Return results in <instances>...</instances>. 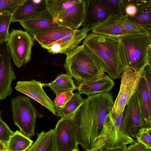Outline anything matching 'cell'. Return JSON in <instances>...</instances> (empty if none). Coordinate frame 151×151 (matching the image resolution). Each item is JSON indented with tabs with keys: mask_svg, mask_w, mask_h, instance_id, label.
Returning <instances> with one entry per match:
<instances>
[{
	"mask_svg": "<svg viewBox=\"0 0 151 151\" xmlns=\"http://www.w3.org/2000/svg\"><path fill=\"white\" fill-rule=\"evenodd\" d=\"M114 104L109 92L88 96L76 115L78 143L86 151L99 146L108 115Z\"/></svg>",
	"mask_w": 151,
	"mask_h": 151,
	"instance_id": "1",
	"label": "cell"
},
{
	"mask_svg": "<svg viewBox=\"0 0 151 151\" xmlns=\"http://www.w3.org/2000/svg\"><path fill=\"white\" fill-rule=\"evenodd\" d=\"M83 44L100 60L105 72L112 79L121 77L127 66L119 37L91 32L83 40Z\"/></svg>",
	"mask_w": 151,
	"mask_h": 151,
	"instance_id": "2",
	"label": "cell"
},
{
	"mask_svg": "<svg viewBox=\"0 0 151 151\" xmlns=\"http://www.w3.org/2000/svg\"><path fill=\"white\" fill-rule=\"evenodd\" d=\"M64 66L67 74L74 78L78 85L105 74L98 57L83 44L66 55Z\"/></svg>",
	"mask_w": 151,
	"mask_h": 151,
	"instance_id": "3",
	"label": "cell"
},
{
	"mask_svg": "<svg viewBox=\"0 0 151 151\" xmlns=\"http://www.w3.org/2000/svg\"><path fill=\"white\" fill-rule=\"evenodd\" d=\"M119 37L122 45L127 66L139 71L147 65L151 66V34Z\"/></svg>",
	"mask_w": 151,
	"mask_h": 151,
	"instance_id": "4",
	"label": "cell"
},
{
	"mask_svg": "<svg viewBox=\"0 0 151 151\" xmlns=\"http://www.w3.org/2000/svg\"><path fill=\"white\" fill-rule=\"evenodd\" d=\"M14 124L20 132L30 138L35 134L37 111L28 96L18 95L11 101Z\"/></svg>",
	"mask_w": 151,
	"mask_h": 151,
	"instance_id": "5",
	"label": "cell"
},
{
	"mask_svg": "<svg viewBox=\"0 0 151 151\" xmlns=\"http://www.w3.org/2000/svg\"><path fill=\"white\" fill-rule=\"evenodd\" d=\"M91 30L95 34L114 37L151 34L142 27L130 20L127 16L124 15L119 17L114 14L94 26Z\"/></svg>",
	"mask_w": 151,
	"mask_h": 151,
	"instance_id": "6",
	"label": "cell"
},
{
	"mask_svg": "<svg viewBox=\"0 0 151 151\" xmlns=\"http://www.w3.org/2000/svg\"><path fill=\"white\" fill-rule=\"evenodd\" d=\"M78 111L61 118L54 130L55 151H71L78 148V125L76 115Z\"/></svg>",
	"mask_w": 151,
	"mask_h": 151,
	"instance_id": "7",
	"label": "cell"
},
{
	"mask_svg": "<svg viewBox=\"0 0 151 151\" xmlns=\"http://www.w3.org/2000/svg\"><path fill=\"white\" fill-rule=\"evenodd\" d=\"M135 140L127 133L123 112L117 115H112L111 112L109 113L104 125L103 137L99 146L119 147L131 144Z\"/></svg>",
	"mask_w": 151,
	"mask_h": 151,
	"instance_id": "8",
	"label": "cell"
},
{
	"mask_svg": "<svg viewBox=\"0 0 151 151\" xmlns=\"http://www.w3.org/2000/svg\"><path fill=\"white\" fill-rule=\"evenodd\" d=\"M35 40L33 36L26 31L14 29L12 30L6 45L14 63L18 68L31 60Z\"/></svg>",
	"mask_w": 151,
	"mask_h": 151,
	"instance_id": "9",
	"label": "cell"
},
{
	"mask_svg": "<svg viewBox=\"0 0 151 151\" xmlns=\"http://www.w3.org/2000/svg\"><path fill=\"white\" fill-rule=\"evenodd\" d=\"M144 67L139 71H136L127 66L126 67L121 76L119 91L114 102L111 112L112 115H117L123 112L127 104L135 92L142 75Z\"/></svg>",
	"mask_w": 151,
	"mask_h": 151,
	"instance_id": "10",
	"label": "cell"
},
{
	"mask_svg": "<svg viewBox=\"0 0 151 151\" xmlns=\"http://www.w3.org/2000/svg\"><path fill=\"white\" fill-rule=\"evenodd\" d=\"M112 14L108 0H87L83 29L89 31Z\"/></svg>",
	"mask_w": 151,
	"mask_h": 151,
	"instance_id": "11",
	"label": "cell"
},
{
	"mask_svg": "<svg viewBox=\"0 0 151 151\" xmlns=\"http://www.w3.org/2000/svg\"><path fill=\"white\" fill-rule=\"evenodd\" d=\"M11 56L6 45H0V100L10 96L13 92L12 83L17 77L11 64Z\"/></svg>",
	"mask_w": 151,
	"mask_h": 151,
	"instance_id": "12",
	"label": "cell"
},
{
	"mask_svg": "<svg viewBox=\"0 0 151 151\" xmlns=\"http://www.w3.org/2000/svg\"><path fill=\"white\" fill-rule=\"evenodd\" d=\"M123 112L125 125L128 134L136 138L139 131L146 127L139 101L135 92L133 94Z\"/></svg>",
	"mask_w": 151,
	"mask_h": 151,
	"instance_id": "13",
	"label": "cell"
},
{
	"mask_svg": "<svg viewBox=\"0 0 151 151\" xmlns=\"http://www.w3.org/2000/svg\"><path fill=\"white\" fill-rule=\"evenodd\" d=\"M40 81L33 79L28 81H18L15 89L40 104L56 115L55 103L45 93Z\"/></svg>",
	"mask_w": 151,
	"mask_h": 151,
	"instance_id": "14",
	"label": "cell"
},
{
	"mask_svg": "<svg viewBox=\"0 0 151 151\" xmlns=\"http://www.w3.org/2000/svg\"><path fill=\"white\" fill-rule=\"evenodd\" d=\"M88 32V31L83 29H74L53 43L41 47L51 54L63 53L67 55L86 37Z\"/></svg>",
	"mask_w": 151,
	"mask_h": 151,
	"instance_id": "15",
	"label": "cell"
},
{
	"mask_svg": "<svg viewBox=\"0 0 151 151\" xmlns=\"http://www.w3.org/2000/svg\"><path fill=\"white\" fill-rule=\"evenodd\" d=\"M87 0L77 2L60 13L53 21L60 26L78 29L83 22Z\"/></svg>",
	"mask_w": 151,
	"mask_h": 151,
	"instance_id": "16",
	"label": "cell"
},
{
	"mask_svg": "<svg viewBox=\"0 0 151 151\" xmlns=\"http://www.w3.org/2000/svg\"><path fill=\"white\" fill-rule=\"evenodd\" d=\"M19 23L32 36L61 26L54 22L52 16L47 10Z\"/></svg>",
	"mask_w": 151,
	"mask_h": 151,
	"instance_id": "17",
	"label": "cell"
},
{
	"mask_svg": "<svg viewBox=\"0 0 151 151\" xmlns=\"http://www.w3.org/2000/svg\"><path fill=\"white\" fill-rule=\"evenodd\" d=\"M114 85L113 80L105 74L97 79L80 84L77 89L80 94L89 96L109 93Z\"/></svg>",
	"mask_w": 151,
	"mask_h": 151,
	"instance_id": "18",
	"label": "cell"
},
{
	"mask_svg": "<svg viewBox=\"0 0 151 151\" xmlns=\"http://www.w3.org/2000/svg\"><path fill=\"white\" fill-rule=\"evenodd\" d=\"M47 10L45 0H26L13 14L12 22L25 21Z\"/></svg>",
	"mask_w": 151,
	"mask_h": 151,
	"instance_id": "19",
	"label": "cell"
},
{
	"mask_svg": "<svg viewBox=\"0 0 151 151\" xmlns=\"http://www.w3.org/2000/svg\"><path fill=\"white\" fill-rule=\"evenodd\" d=\"M135 93L139 101L146 127H151V97L143 74L136 88Z\"/></svg>",
	"mask_w": 151,
	"mask_h": 151,
	"instance_id": "20",
	"label": "cell"
},
{
	"mask_svg": "<svg viewBox=\"0 0 151 151\" xmlns=\"http://www.w3.org/2000/svg\"><path fill=\"white\" fill-rule=\"evenodd\" d=\"M74 30L60 26L44 32L34 34L33 36L41 46L49 45L57 42Z\"/></svg>",
	"mask_w": 151,
	"mask_h": 151,
	"instance_id": "21",
	"label": "cell"
},
{
	"mask_svg": "<svg viewBox=\"0 0 151 151\" xmlns=\"http://www.w3.org/2000/svg\"><path fill=\"white\" fill-rule=\"evenodd\" d=\"M36 141L24 151H55L54 129L37 133Z\"/></svg>",
	"mask_w": 151,
	"mask_h": 151,
	"instance_id": "22",
	"label": "cell"
},
{
	"mask_svg": "<svg viewBox=\"0 0 151 151\" xmlns=\"http://www.w3.org/2000/svg\"><path fill=\"white\" fill-rule=\"evenodd\" d=\"M42 86L50 87L56 95L69 91H73L77 88L72 78L67 73L59 75L52 82L42 83Z\"/></svg>",
	"mask_w": 151,
	"mask_h": 151,
	"instance_id": "23",
	"label": "cell"
},
{
	"mask_svg": "<svg viewBox=\"0 0 151 151\" xmlns=\"http://www.w3.org/2000/svg\"><path fill=\"white\" fill-rule=\"evenodd\" d=\"M128 17L151 33V0H145L138 6L137 12L134 17Z\"/></svg>",
	"mask_w": 151,
	"mask_h": 151,
	"instance_id": "24",
	"label": "cell"
},
{
	"mask_svg": "<svg viewBox=\"0 0 151 151\" xmlns=\"http://www.w3.org/2000/svg\"><path fill=\"white\" fill-rule=\"evenodd\" d=\"M33 141L20 132H14L6 144L8 151H24L32 144Z\"/></svg>",
	"mask_w": 151,
	"mask_h": 151,
	"instance_id": "25",
	"label": "cell"
},
{
	"mask_svg": "<svg viewBox=\"0 0 151 151\" xmlns=\"http://www.w3.org/2000/svg\"><path fill=\"white\" fill-rule=\"evenodd\" d=\"M84 99L78 92L75 93L63 107L60 108L56 107V115L61 118L78 111L84 103Z\"/></svg>",
	"mask_w": 151,
	"mask_h": 151,
	"instance_id": "26",
	"label": "cell"
},
{
	"mask_svg": "<svg viewBox=\"0 0 151 151\" xmlns=\"http://www.w3.org/2000/svg\"><path fill=\"white\" fill-rule=\"evenodd\" d=\"M79 0H45L47 10L53 20L63 12L70 7Z\"/></svg>",
	"mask_w": 151,
	"mask_h": 151,
	"instance_id": "27",
	"label": "cell"
},
{
	"mask_svg": "<svg viewBox=\"0 0 151 151\" xmlns=\"http://www.w3.org/2000/svg\"><path fill=\"white\" fill-rule=\"evenodd\" d=\"M12 16L7 12H0V45L8 42L10 35L9 27Z\"/></svg>",
	"mask_w": 151,
	"mask_h": 151,
	"instance_id": "28",
	"label": "cell"
},
{
	"mask_svg": "<svg viewBox=\"0 0 151 151\" xmlns=\"http://www.w3.org/2000/svg\"><path fill=\"white\" fill-rule=\"evenodd\" d=\"M26 0H0V12H6L13 14Z\"/></svg>",
	"mask_w": 151,
	"mask_h": 151,
	"instance_id": "29",
	"label": "cell"
},
{
	"mask_svg": "<svg viewBox=\"0 0 151 151\" xmlns=\"http://www.w3.org/2000/svg\"><path fill=\"white\" fill-rule=\"evenodd\" d=\"M151 127L141 129L137 133V141L151 149Z\"/></svg>",
	"mask_w": 151,
	"mask_h": 151,
	"instance_id": "30",
	"label": "cell"
},
{
	"mask_svg": "<svg viewBox=\"0 0 151 151\" xmlns=\"http://www.w3.org/2000/svg\"><path fill=\"white\" fill-rule=\"evenodd\" d=\"M145 0H127L125 8V15L128 17H134L136 14L139 6Z\"/></svg>",
	"mask_w": 151,
	"mask_h": 151,
	"instance_id": "31",
	"label": "cell"
},
{
	"mask_svg": "<svg viewBox=\"0 0 151 151\" xmlns=\"http://www.w3.org/2000/svg\"><path fill=\"white\" fill-rule=\"evenodd\" d=\"M113 14L119 17L123 16L127 0H108Z\"/></svg>",
	"mask_w": 151,
	"mask_h": 151,
	"instance_id": "32",
	"label": "cell"
},
{
	"mask_svg": "<svg viewBox=\"0 0 151 151\" xmlns=\"http://www.w3.org/2000/svg\"><path fill=\"white\" fill-rule=\"evenodd\" d=\"M73 94V91H69L56 95L54 100L56 107L62 108L71 99Z\"/></svg>",
	"mask_w": 151,
	"mask_h": 151,
	"instance_id": "33",
	"label": "cell"
},
{
	"mask_svg": "<svg viewBox=\"0 0 151 151\" xmlns=\"http://www.w3.org/2000/svg\"><path fill=\"white\" fill-rule=\"evenodd\" d=\"M14 132L2 119H0V141L6 144Z\"/></svg>",
	"mask_w": 151,
	"mask_h": 151,
	"instance_id": "34",
	"label": "cell"
},
{
	"mask_svg": "<svg viewBox=\"0 0 151 151\" xmlns=\"http://www.w3.org/2000/svg\"><path fill=\"white\" fill-rule=\"evenodd\" d=\"M143 76L148 88L150 96L151 97V66L146 65L144 67Z\"/></svg>",
	"mask_w": 151,
	"mask_h": 151,
	"instance_id": "35",
	"label": "cell"
},
{
	"mask_svg": "<svg viewBox=\"0 0 151 151\" xmlns=\"http://www.w3.org/2000/svg\"><path fill=\"white\" fill-rule=\"evenodd\" d=\"M127 145H124L120 147H110L104 145H101L96 148L87 151H127Z\"/></svg>",
	"mask_w": 151,
	"mask_h": 151,
	"instance_id": "36",
	"label": "cell"
},
{
	"mask_svg": "<svg viewBox=\"0 0 151 151\" xmlns=\"http://www.w3.org/2000/svg\"><path fill=\"white\" fill-rule=\"evenodd\" d=\"M127 151H151V149L142 143L135 140L127 147Z\"/></svg>",
	"mask_w": 151,
	"mask_h": 151,
	"instance_id": "37",
	"label": "cell"
},
{
	"mask_svg": "<svg viewBox=\"0 0 151 151\" xmlns=\"http://www.w3.org/2000/svg\"><path fill=\"white\" fill-rule=\"evenodd\" d=\"M6 149V144L3 142L0 141V151L5 150Z\"/></svg>",
	"mask_w": 151,
	"mask_h": 151,
	"instance_id": "38",
	"label": "cell"
},
{
	"mask_svg": "<svg viewBox=\"0 0 151 151\" xmlns=\"http://www.w3.org/2000/svg\"><path fill=\"white\" fill-rule=\"evenodd\" d=\"M2 119L1 118V112L0 110V119Z\"/></svg>",
	"mask_w": 151,
	"mask_h": 151,
	"instance_id": "39",
	"label": "cell"
},
{
	"mask_svg": "<svg viewBox=\"0 0 151 151\" xmlns=\"http://www.w3.org/2000/svg\"><path fill=\"white\" fill-rule=\"evenodd\" d=\"M71 151H79L78 149H76L72 150Z\"/></svg>",
	"mask_w": 151,
	"mask_h": 151,
	"instance_id": "40",
	"label": "cell"
},
{
	"mask_svg": "<svg viewBox=\"0 0 151 151\" xmlns=\"http://www.w3.org/2000/svg\"><path fill=\"white\" fill-rule=\"evenodd\" d=\"M8 151L6 149L5 150H1V151Z\"/></svg>",
	"mask_w": 151,
	"mask_h": 151,
	"instance_id": "41",
	"label": "cell"
},
{
	"mask_svg": "<svg viewBox=\"0 0 151 151\" xmlns=\"http://www.w3.org/2000/svg\"></svg>",
	"mask_w": 151,
	"mask_h": 151,
	"instance_id": "42",
	"label": "cell"
}]
</instances>
